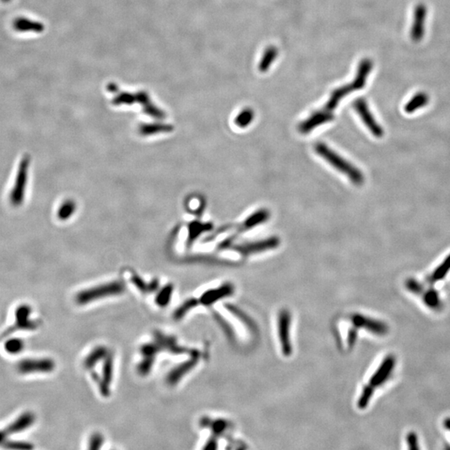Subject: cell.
I'll list each match as a JSON object with an SVG mask.
<instances>
[{
    "label": "cell",
    "instance_id": "obj_1",
    "mask_svg": "<svg viewBox=\"0 0 450 450\" xmlns=\"http://www.w3.org/2000/svg\"><path fill=\"white\" fill-rule=\"evenodd\" d=\"M372 68V60H369V59H364L362 60L361 62L359 63L358 72H357L356 77L354 78V80L352 83H348L344 86L335 89L331 94L330 98L328 99V101L327 102V104L323 110H325L327 112H333L336 107H338L341 99L347 96L348 94H351L353 92L364 88L366 81H367L368 76L371 73Z\"/></svg>",
    "mask_w": 450,
    "mask_h": 450
},
{
    "label": "cell",
    "instance_id": "obj_2",
    "mask_svg": "<svg viewBox=\"0 0 450 450\" xmlns=\"http://www.w3.org/2000/svg\"><path fill=\"white\" fill-rule=\"evenodd\" d=\"M315 150L321 158L328 162L331 166L338 171L346 175L354 185L360 186L364 182V176L358 168L354 166L351 163L341 157L339 154L333 151L332 148L326 145L325 143H317L315 145Z\"/></svg>",
    "mask_w": 450,
    "mask_h": 450
},
{
    "label": "cell",
    "instance_id": "obj_3",
    "mask_svg": "<svg viewBox=\"0 0 450 450\" xmlns=\"http://www.w3.org/2000/svg\"><path fill=\"white\" fill-rule=\"evenodd\" d=\"M125 291V285L119 281L111 282L101 284L79 292L76 296V302L78 305H84L95 300L104 299L108 296L119 295Z\"/></svg>",
    "mask_w": 450,
    "mask_h": 450
},
{
    "label": "cell",
    "instance_id": "obj_4",
    "mask_svg": "<svg viewBox=\"0 0 450 450\" xmlns=\"http://www.w3.org/2000/svg\"><path fill=\"white\" fill-rule=\"evenodd\" d=\"M29 158L25 156L21 160L18 167V173L16 175L15 181L9 198L13 206H19L22 204L25 195L27 182H28V173H29Z\"/></svg>",
    "mask_w": 450,
    "mask_h": 450
},
{
    "label": "cell",
    "instance_id": "obj_5",
    "mask_svg": "<svg viewBox=\"0 0 450 450\" xmlns=\"http://www.w3.org/2000/svg\"><path fill=\"white\" fill-rule=\"evenodd\" d=\"M291 314L286 309L280 310L278 316V335L282 354L289 357L293 353L291 342Z\"/></svg>",
    "mask_w": 450,
    "mask_h": 450
},
{
    "label": "cell",
    "instance_id": "obj_6",
    "mask_svg": "<svg viewBox=\"0 0 450 450\" xmlns=\"http://www.w3.org/2000/svg\"><path fill=\"white\" fill-rule=\"evenodd\" d=\"M280 244V240L278 237L268 238L265 240L254 241V242H246L243 244H235L232 246L230 250L236 251L243 256L258 254V253L265 252L269 250H273L278 247Z\"/></svg>",
    "mask_w": 450,
    "mask_h": 450
},
{
    "label": "cell",
    "instance_id": "obj_7",
    "mask_svg": "<svg viewBox=\"0 0 450 450\" xmlns=\"http://www.w3.org/2000/svg\"><path fill=\"white\" fill-rule=\"evenodd\" d=\"M31 313V309L28 305H21L16 310L15 322L13 325L7 328L3 333L0 335V339L7 338L8 336L13 334L17 331L19 330H34L38 328V323L35 321L29 320V315Z\"/></svg>",
    "mask_w": 450,
    "mask_h": 450
},
{
    "label": "cell",
    "instance_id": "obj_8",
    "mask_svg": "<svg viewBox=\"0 0 450 450\" xmlns=\"http://www.w3.org/2000/svg\"><path fill=\"white\" fill-rule=\"evenodd\" d=\"M353 106L362 121L364 122V125L368 128V129L371 132L373 135L376 138H382L385 134V131L375 120V116L373 115L370 108L368 106L366 100L363 98H359L354 102Z\"/></svg>",
    "mask_w": 450,
    "mask_h": 450
},
{
    "label": "cell",
    "instance_id": "obj_9",
    "mask_svg": "<svg viewBox=\"0 0 450 450\" xmlns=\"http://www.w3.org/2000/svg\"><path fill=\"white\" fill-rule=\"evenodd\" d=\"M351 321L355 328H364L375 335L383 336L388 333V326L386 323L365 315L355 314L352 316Z\"/></svg>",
    "mask_w": 450,
    "mask_h": 450
},
{
    "label": "cell",
    "instance_id": "obj_10",
    "mask_svg": "<svg viewBox=\"0 0 450 450\" xmlns=\"http://www.w3.org/2000/svg\"><path fill=\"white\" fill-rule=\"evenodd\" d=\"M55 367V362L50 359H27L21 360L17 364L18 372L22 375L50 373Z\"/></svg>",
    "mask_w": 450,
    "mask_h": 450
},
{
    "label": "cell",
    "instance_id": "obj_11",
    "mask_svg": "<svg viewBox=\"0 0 450 450\" xmlns=\"http://www.w3.org/2000/svg\"><path fill=\"white\" fill-rule=\"evenodd\" d=\"M395 357L393 356V354L387 355L377 370L373 374L368 385H370L375 389L385 385V383L390 378L395 368Z\"/></svg>",
    "mask_w": 450,
    "mask_h": 450
},
{
    "label": "cell",
    "instance_id": "obj_12",
    "mask_svg": "<svg viewBox=\"0 0 450 450\" xmlns=\"http://www.w3.org/2000/svg\"><path fill=\"white\" fill-rule=\"evenodd\" d=\"M427 13L428 9L424 3H419L414 8V18L412 24L410 36L413 41H421L425 34V24H426Z\"/></svg>",
    "mask_w": 450,
    "mask_h": 450
},
{
    "label": "cell",
    "instance_id": "obj_13",
    "mask_svg": "<svg viewBox=\"0 0 450 450\" xmlns=\"http://www.w3.org/2000/svg\"><path fill=\"white\" fill-rule=\"evenodd\" d=\"M34 420H35V417L32 413L27 412V413L21 414L20 416L18 417V419L14 420L13 423H11L3 430H0V445L4 442L6 438L9 435H14V434L28 429L29 427L34 424Z\"/></svg>",
    "mask_w": 450,
    "mask_h": 450
},
{
    "label": "cell",
    "instance_id": "obj_14",
    "mask_svg": "<svg viewBox=\"0 0 450 450\" xmlns=\"http://www.w3.org/2000/svg\"><path fill=\"white\" fill-rule=\"evenodd\" d=\"M234 288L231 284H223L221 286L216 289H208L201 295L200 299H198L200 305L209 306L218 302L219 300L230 296L234 294Z\"/></svg>",
    "mask_w": 450,
    "mask_h": 450
},
{
    "label": "cell",
    "instance_id": "obj_15",
    "mask_svg": "<svg viewBox=\"0 0 450 450\" xmlns=\"http://www.w3.org/2000/svg\"><path fill=\"white\" fill-rule=\"evenodd\" d=\"M333 120V115L332 113L327 112L323 110H320V111L314 113L310 118H308L307 120H305L304 122L299 125V132L306 134L314 130L315 128L331 122Z\"/></svg>",
    "mask_w": 450,
    "mask_h": 450
},
{
    "label": "cell",
    "instance_id": "obj_16",
    "mask_svg": "<svg viewBox=\"0 0 450 450\" xmlns=\"http://www.w3.org/2000/svg\"><path fill=\"white\" fill-rule=\"evenodd\" d=\"M198 354H195L187 361L184 362L180 365H178L167 375V383L169 385H171V386L177 385L178 383L182 380L184 376H185L188 373H190L193 368L195 367L197 364H198Z\"/></svg>",
    "mask_w": 450,
    "mask_h": 450
},
{
    "label": "cell",
    "instance_id": "obj_17",
    "mask_svg": "<svg viewBox=\"0 0 450 450\" xmlns=\"http://www.w3.org/2000/svg\"><path fill=\"white\" fill-rule=\"evenodd\" d=\"M270 213L267 209H259L253 213L252 215L248 217L242 224H240L238 229L239 233H244L250 229L258 226L259 224H263L269 219Z\"/></svg>",
    "mask_w": 450,
    "mask_h": 450
},
{
    "label": "cell",
    "instance_id": "obj_18",
    "mask_svg": "<svg viewBox=\"0 0 450 450\" xmlns=\"http://www.w3.org/2000/svg\"><path fill=\"white\" fill-rule=\"evenodd\" d=\"M114 373V361L113 356L108 354L104 359V367H103V380L99 383V388L103 395H108L110 393L109 386L111 385Z\"/></svg>",
    "mask_w": 450,
    "mask_h": 450
},
{
    "label": "cell",
    "instance_id": "obj_19",
    "mask_svg": "<svg viewBox=\"0 0 450 450\" xmlns=\"http://www.w3.org/2000/svg\"><path fill=\"white\" fill-rule=\"evenodd\" d=\"M419 296L424 303V305L431 310H435V311L442 310L443 302L440 299V294L433 287H429V288L425 287L421 294H419Z\"/></svg>",
    "mask_w": 450,
    "mask_h": 450
},
{
    "label": "cell",
    "instance_id": "obj_20",
    "mask_svg": "<svg viewBox=\"0 0 450 450\" xmlns=\"http://www.w3.org/2000/svg\"><path fill=\"white\" fill-rule=\"evenodd\" d=\"M13 29L18 32H34L42 33L45 29V25L37 21L31 20L26 18H18L13 21Z\"/></svg>",
    "mask_w": 450,
    "mask_h": 450
},
{
    "label": "cell",
    "instance_id": "obj_21",
    "mask_svg": "<svg viewBox=\"0 0 450 450\" xmlns=\"http://www.w3.org/2000/svg\"><path fill=\"white\" fill-rule=\"evenodd\" d=\"M155 337V343L158 344L159 349H168L169 352H172L174 354H183L186 353V349L182 347L179 346L176 344V341L175 338L169 336H165L162 333L156 332L154 334Z\"/></svg>",
    "mask_w": 450,
    "mask_h": 450
},
{
    "label": "cell",
    "instance_id": "obj_22",
    "mask_svg": "<svg viewBox=\"0 0 450 450\" xmlns=\"http://www.w3.org/2000/svg\"><path fill=\"white\" fill-rule=\"evenodd\" d=\"M429 102H430L429 95L424 92H419V93L414 94V96L412 97V99H409L408 103L405 104L404 111L407 114H413V113L416 112L417 110H419V109L426 106L427 104H429Z\"/></svg>",
    "mask_w": 450,
    "mask_h": 450
},
{
    "label": "cell",
    "instance_id": "obj_23",
    "mask_svg": "<svg viewBox=\"0 0 450 450\" xmlns=\"http://www.w3.org/2000/svg\"><path fill=\"white\" fill-rule=\"evenodd\" d=\"M450 271V254L448 255L445 260L443 261L441 264L435 268L430 275L428 276L426 281L430 285H433L435 283L442 280L446 277Z\"/></svg>",
    "mask_w": 450,
    "mask_h": 450
},
{
    "label": "cell",
    "instance_id": "obj_24",
    "mask_svg": "<svg viewBox=\"0 0 450 450\" xmlns=\"http://www.w3.org/2000/svg\"><path fill=\"white\" fill-rule=\"evenodd\" d=\"M108 354H109L108 349L105 347H97L93 349V351L87 356L86 359H84L83 362L84 366L87 369L94 368L99 361H101L102 359H105Z\"/></svg>",
    "mask_w": 450,
    "mask_h": 450
},
{
    "label": "cell",
    "instance_id": "obj_25",
    "mask_svg": "<svg viewBox=\"0 0 450 450\" xmlns=\"http://www.w3.org/2000/svg\"><path fill=\"white\" fill-rule=\"evenodd\" d=\"M278 54V49H276L274 46H269L266 49L265 51L263 53V57L261 59L260 63H259V66H258L260 72L264 73L268 71L273 61L276 60Z\"/></svg>",
    "mask_w": 450,
    "mask_h": 450
},
{
    "label": "cell",
    "instance_id": "obj_26",
    "mask_svg": "<svg viewBox=\"0 0 450 450\" xmlns=\"http://www.w3.org/2000/svg\"><path fill=\"white\" fill-rule=\"evenodd\" d=\"M255 118V114L251 109L243 110L234 120V124L238 127L246 128L252 123Z\"/></svg>",
    "mask_w": 450,
    "mask_h": 450
},
{
    "label": "cell",
    "instance_id": "obj_27",
    "mask_svg": "<svg viewBox=\"0 0 450 450\" xmlns=\"http://www.w3.org/2000/svg\"><path fill=\"white\" fill-rule=\"evenodd\" d=\"M374 393H375V388H372L370 385H365L360 393L359 399H358V403H357L358 408L360 409H366L370 401L372 399Z\"/></svg>",
    "mask_w": 450,
    "mask_h": 450
},
{
    "label": "cell",
    "instance_id": "obj_28",
    "mask_svg": "<svg viewBox=\"0 0 450 450\" xmlns=\"http://www.w3.org/2000/svg\"><path fill=\"white\" fill-rule=\"evenodd\" d=\"M198 304H199V301L197 299H188L187 301H185L178 310H176L175 315H174V318L176 320H181L185 317V315H187L188 313L190 312V310L196 307Z\"/></svg>",
    "mask_w": 450,
    "mask_h": 450
},
{
    "label": "cell",
    "instance_id": "obj_29",
    "mask_svg": "<svg viewBox=\"0 0 450 450\" xmlns=\"http://www.w3.org/2000/svg\"><path fill=\"white\" fill-rule=\"evenodd\" d=\"M213 225L209 224H201V223H193L190 226V237H189V242H193L198 238L199 234H202L203 232L208 231L209 229H212Z\"/></svg>",
    "mask_w": 450,
    "mask_h": 450
},
{
    "label": "cell",
    "instance_id": "obj_30",
    "mask_svg": "<svg viewBox=\"0 0 450 450\" xmlns=\"http://www.w3.org/2000/svg\"><path fill=\"white\" fill-rule=\"evenodd\" d=\"M173 293L172 285H167L164 287V289L159 291V294L157 295L156 301L157 305L160 307H166L169 305V301L171 299Z\"/></svg>",
    "mask_w": 450,
    "mask_h": 450
},
{
    "label": "cell",
    "instance_id": "obj_31",
    "mask_svg": "<svg viewBox=\"0 0 450 450\" xmlns=\"http://www.w3.org/2000/svg\"><path fill=\"white\" fill-rule=\"evenodd\" d=\"M74 209H75L74 203H73L72 201H67L65 203H63L62 206L60 207L59 213H58V216L60 219H64V220L67 219L72 215V213L74 212Z\"/></svg>",
    "mask_w": 450,
    "mask_h": 450
},
{
    "label": "cell",
    "instance_id": "obj_32",
    "mask_svg": "<svg viewBox=\"0 0 450 450\" xmlns=\"http://www.w3.org/2000/svg\"><path fill=\"white\" fill-rule=\"evenodd\" d=\"M24 348L23 341L18 338H12L7 341L5 344L6 351L10 354H17L19 353Z\"/></svg>",
    "mask_w": 450,
    "mask_h": 450
},
{
    "label": "cell",
    "instance_id": "obj_33",
    "mask_svg": "<svg viewBox=\"0 0 450 450\" xmlns=\"http://www.w3.org/2000/svg\"><path fill=\"white\" fill-rule=\"evenodd\" d=\"M405 287L406 289H408L409 292H411V293L416 294V295H419V294H421L422 291L425 288L424 284H421L420 282L414 279V278L407 279L405 282Z\"/></svg>",
    "mask_w": 450,
    "mask_h": 450
},
{
    "label": "cell",
    "instance_id": "obj_34",
    "mask_svg": "<svg viewBox=\"0 0 450 450\" xmlns=\"http://www.w3.org/2000/svg\"><path fill=\"white\" fill-rule=\"evenodd\" d=\"M1 446L6 448V449H11V450H32L34 446L26 442H19V441H7L1 444Z\"/></svg>",
    "mask_w": 450,
    "mask_h": 450
},
{
    "label": "cell",
    "instance_id": "obj_35",
    "mask_svg": "<svg viewBox=\"0 0 450 450\" xmlns=\"http://www.w3.org/2000/svg\"><path fill=\"white\" fill-rule=\"evenodd\" d=\"M154 357H144L143 361L138 364V370L139 374L142 375H148L151 370L152 366L154 364Z\"/></svg>",
    "mask_w": 450,
    "mask_h": 450
},
{
    "label": "cell",
    "instance_id": "obj_36",
    "mask_svg": "<svg viewBox=\"0 0 450 450\" xmlns=\"http://www.w3.org/2000/svg\"><path fill=\"white\" fill-rule=\"evenodd\" d=\"M169 126H163V125H144L141 128V133L143 134H150V133H159L161 131L169 130Z\"/></svg>",
    "mask_w": 450,
    "mask_h": 450
},
{
    "label": "cell",
    "instance_id": "obj_37",
    "mask_svg": "<svg viewBox=\"0 0 450 450\" xmlns=\"http://www.w3.org/2000/svg\"><path fill=\"white\" fill-rule=\"evenodd\" d=\"M104 443V438L99 434H94L92 435L89 439V450H99L101 448Z\"/></svg>",
    "mask_w": 450,
    "mask_h": 450
},
{
    "label": "cell",
    "instance_id": "obj_38",
    "mask_svg": "<svg viewBox=\"0 0 450 450\" xmlns=\"http://www.w3.org/2000/svg\"><path fill=\"white\" fill-rule=\"evenodd\" d=\"M406 442L409 450H419V439L418 435L414 432H409L406 437Z\"/></svg>",
    "mask_w": 450,
    "mask_h": 450
},
{
    "label": "cell",
    "instance_id": "obj_39",
    "mask_svg": "<svg viewBox=\"0 0 450 450\" xmlns=\"http://www.w3.org/2000/svg\"><path fill=\"white\" fill-rule=\"evenodd\" d=\"M227 425H228V424H227L226 422L224 421V420H221V419L216 420V421L213 422V423L211 424V427H212L213 432L216 435H219L223 434V433L225 431V430H226Z\"/></svg>",
    "mask_w": 450,
    "mask_h": 450
},
{
    "label": "cell",
    "instance_id": "obj_40",
    "mask_svg": "<svg viewBox=\"0 0 450 450\" xmlns=\"http://www.w3.org/2000/svg\"><path fill=\"white\" fill-rule=\"evenodd\" d=\"M357 335H358V328H355L354 326V328L349 329V334H348V345L349 348H351L355 344Z\"/></svg>",
    "mask_w": 450,
    "mask_h": 450
},
{
    "label": "cell",
    "instance_id": "obj_41",
    "mask_svg": "<svg viewBox=\"0 0 450 450\" xmlns=\"http://www.w3.org/2000/svg\"><path fill=\"white\" fill-rule=\"evenodd\" d=\"M444 426L445 429L450 432V418H446L444 421Z\"/></svg>",
    "mask_w": 450,
    "mask_h": 450
},
{
    "label": "cell",
    "instance_id": "obj_42",
    "mask_svg": "<svg viewBox=\"0 0 450 450\" xmlns=\"http://www.w3.org/2000/svg\"><path fill=\"white\" fill-rule=\"evenodd\" d=\"M1 1H2V2H3V3H8V2H9V1H11V0H1Z\"/></svg>",
    "mask_w": 450,
    "mask_h": 450
}]
</instances>
